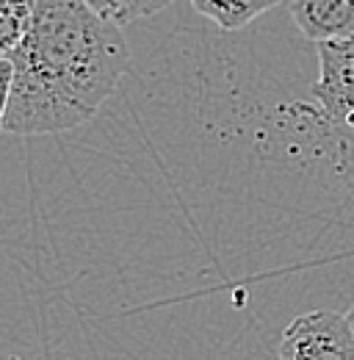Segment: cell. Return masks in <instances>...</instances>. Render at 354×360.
<instances>
[{"instance_id":"1","label":"cell","mask_w":354,"mask_h":360,"mask_svg":"<svg viewBox=\"0 0 354 360\" xmlns=\"http://www.w3.org/2000/svg\"><path fill=\"white\" fill-rule=\"evenodd\" d=\"M14 67L3 134L50 136L88 122L131 67L117 22L88 0H34L31 25L8 56Z\"/></svg>"},{"instance_id":"2","label":"cell","mask_w":354,"mask_h":360,"mask_svg":"<svg viewBox=\"0 0 354 360\" xmlns=\"http://www.w3.org/2000/svg\"><path fill=\"white\" fill-rule=\"evenodd\" d=\"M277 360H354V335L346 314L308 311L280 335Z\"/></svg>"},{"instance_id":"3","label":"cell","mask_w":354,"mask_h":360,"mask_svg":"<svg viewBox=\"0 0 354 360\" xmlns=\"http://www.w3.org/2000/svg\"><path fill=\"white\" fill-rule=\"evenodd\" d=\"M318 81L313 97L335 125L354 128V37L318 42Z\"/></svg>"},{"instance_id":"4","label":"cell","mask_w":354,"mask_h":360,"mask_svg":"<svg viewBox=\"0 0 354 360\" xmlns=\"http://www.w3.org/2000/svg\"><path fill=\"white\" fill-rule=\"evenodd\" d=\"M291 17L315 45L354 37V0H291Z\"/></svg>"},{"instance_id":"5","label":"cell","mask_w":354,"mask_h":360,"mask_svg":"<svg viewBox=\"0 0 354 360\" xmlns=\"http://www.w3.org/2000/svg\"><path fill=\"white\" fill-rule=\"evenodd\" d=\"M280 3L282 0H191V6L202 17H208L211 22H216L221 31L247 28L252 20H258L261 14L271 11Z\"/></svg>"},{"instance_id":"6","label":"cell","mask_w":354,"mask_h":360,"mask_svg":"<svg viewBox=\"0 0 354 360\" xmlns=\"http://www.w3.org/2000/svg\"><path fill=\"white\" fill-rule=\"evenodd\" d=\"M34 14V0H0V58L22 42Z\"/></svg>"},{"instance_id":"7","label":"cell","mask_w":354,"mask_h":360,"mask_svg":"<svg viewBox=\"0 0 354 360\" xmlns=\"http://www.w3.org/2000/svg\"><path fill=\"white\" fill-rule=\"evenodd\" d=\"M88 3L97 14L117 22L119 28H125L131 22H138L144 17H152V14L164 11L166 6H172L177 0H88Z\"/></svg>"},{"instance_id":"8","label":"cell","mask_w":354,"mask_h":360,"mask_svg":"<svg viewBox=\"0 0 354 360\" xmlns=\"http://www.w3.org/2000/svg\"><path fill=\"white\" fill-rule=\"evenodd\" d=\"M11 84H14V67L8 58H0V134H3V120L11 100Z\"/></svg>"},{"instance_id":"9","label":"cell","mask_w":354,"mask_h":360,"mask_svg":"<svg viewBox=\"0 0 354 360\" xmlns=\"http://www.w3.org/2000/svg\"><path fill=\"white\" fill-rule=\"evenodd\" d=\"M346 319H349V327H352V335H354V305L346 311Z\"/></svg>"}]
</instances>
